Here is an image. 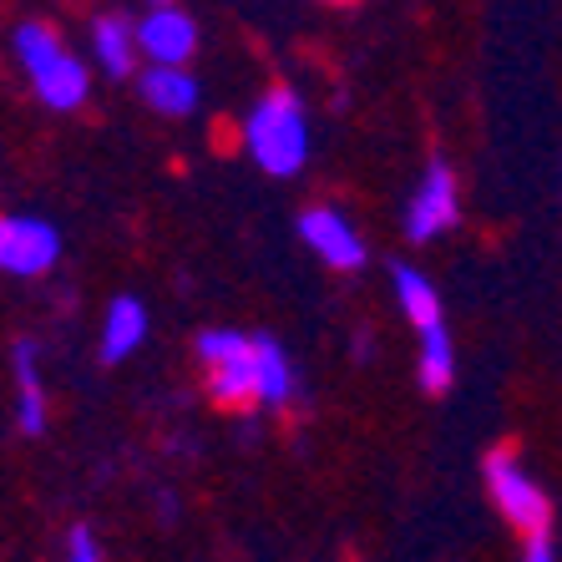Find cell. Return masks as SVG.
Listing matches in <instances>:
<instances>
[{"instance_id":"cell-1","label":"cell","mask_w":562,"mask_h":562,"mask_svg":"<svg viewBox=\"0 0 562 562\" xmlns=\"http://www.w3.org/2000/svg\"><path fill=\"white\" fill-rule=\"evenodd\" d=\"M244 147L269 178H294L310 162V117L300 92L269 87L244 117Z\"/></svg>"},{"instance_id":"cell-2","label":"cell","mask_w":562,"mask_h":562,"mask_svg":"<svg viewBox=\"0 0 562 562\" xmlns=\"http://www.w3.org/2000/svg\"><path fill=\"white\" fill-rule=\"evenodd\" d=\"M15 56L26 66L31 92L52 106V112H77L92 97V71L66 52L46 21H21L15 26Z\"/></svg>"},{"instance_id":"cell-3","label":"cell","mask_w":562,"mask_h":562,"mask_svg":"<svg viewBox=\"0 0 562 562\" xmlns=\"http://www.w3.org/2000/svg\"><path fill=\"white\" fill-rule=\"evenodd\" d=\"M482 471H486V492H492L497 512L517 527V532H527V537L548 532L552 507H548V497H542V486L522 471V461L512 457V451H486Z\"/></svg>"},{"instance_id":"cell-4","label":"cell","mask_w":562,"mask_h":562,"mask_svg":"<svg viewBox=\"0 0 562 562\" xmlns=\"http://www.w3.org/2000/svg\"><path fill=\"white\" fill-rule=\"evenodd\" d=\"M61 259V234L46 218H5L0 223V269L15 279H36Z\"/></svg>"},{"instance_id":"cell-5","label":"cell","mask_w":562,"mask_h":562,"mask_svg":"<svg viewBox=\"0 0 562 562\" xmlns=\"http://www.w3.org/2000/svg\"><path fill=\"white\" fill-rule=\"evenodd\" d=\"M457 218H461L457 172L446 168V162H431L426 178H420V188L411 193V203H406V234L416 238V244H426V238L446 234Z\"/></svg>"},{"instance_id":"cell-6","label":"cell","mask_w":562,"mask_h":562,"mask_svg":"<svg viewBox=\"0 0 562 562\" xmlns=\"http://www.w3.org/2000/svg\"><path fill=\"white\" fill-rule=\"evenodd\" d=\"M137 52L153 66H178V71H183V61L198 52L193 15L178 11V5H153V11L137 21Z\"/></svg>"},{"instance_id":"cell-7","label":"cell","mask_w":562,"mask_h":562,"mask_svg":"<svg viewBox=\"0 0 562 562\" xmlns=\"http://www.w3.org/2000/svg\"><path fill=\"white\" fill-rule=\"evenodd\" d=\"M300 234H304V244H310L329 269H340V274H355V269L366 263V244H360V234H355V223L345 218V213L310 209L300 218Z\"/></svg>"},{"instance_id":"cell-8","label":"cell","mask_w":562,"mask_h":562,"mask_svg":"<svg viewBox=\"0 0 562 562\" xmlns=\"http://www.w3.org/2000/svg\"><path fill=\"white\" fill-rule=\"evenodd\" d=\"M213 401L218 406H263V355H259V335H249V345L228 360V366L209 370Z\"/></svg>"},{"instance_id":"cell-9","label":"cell","mask_w":562,"mask_h":562,"mask_svg":"<svg viewBox=\"0 0 562 562\" xmlns=\"http://www.w3.org/2000/svg\"><path fill=\"white\" fill-rule=\"evenodd\" d=\"M137 92H143V102L153 106V112H162V117H188L198 106V81L193 71H178V66H147L143 81H137Z\"/></svg>"},{"instance_id":"cell-10","label":"cell","mask_w":562,"mask_h":562,"mask_svg":"<svg viewBox=\"0 0 562 562\" xmlns=\"http://www.w3.org/2000/svg\"><path fill=\"white\" fill-rule=\"evenodd\" d=\"M147 340V310L132 294L106 304V319H102V360H127L137 345Z\"/></svg>"},{"instance_id":"cell-11","label":"cell","mask_w":562,"mask_h":562,"mask_svg":"<svg viewBox=\"0 0 562 562\" xmlns=\"http://www.w3.org/2000/svg\"><path fill=\"white\" fill-rule=\"evenodd\" d=\"M395 279V300H401V310H406V319L420 329V335H431V329H441V294H436V284L420 269H411V263H395L391 269Z\"/></svg>"},{"instance_id":"cell-12","label":"cell","mask_w":562,"mask_h":562,"mask_svg":"<svg viewBox=\"0 0 562 562\" xmlns=\"http://www.w3.org/2000/svg\"><path fill=\"white\" fill-rule=\"evenodd\" d=\"M92 52H97V66H102V71L127 77L132 61H137V26H127L122 15H97Z\"/></svg>"},{"instance_id":"cell-13","label":"cell","mask_w":562,"mask_h":562,"mask_svg":"<svg viewBox=\"0 0 562 562\" xmlns=\"http://www.w3.org/2000/svg\"><path fill=\"white\" fill-rule=\"evenodd\" d=\"M15 385H21V431L41 436L46 431V395H41L36 375V345H15Z\"/></svg>"},{"instance_id":"cell-14","label":"cell","mask_w":562,"mask_h":562,"mask_svg":"<svg viewBox=\"0 0 562 562\" xmlns=\"http://www.w3.org/2000/svg\"><path fill=\"white\" fill-rule=\"evenodd\" d=\"M451 380H457V350H451V335L431 329V335H420V385L426 395H441L451 391Z\"/></svg>"},{"instance_id":"cell-15","label":"cell","mask_w":562,"mask_h":562,"mask_svg":"<svg viewBox=\"0 0 562 562\" xmlns=\"http://www.w3.org/2000/svg\"><path fill=\"white\" fill-rule=\"evenodd\" d=\"M244 345H249V335H244V329H203L193 350L203 355V366H209V370H218V366H228Z\"/></svg>"},{"instance_id":"cell-16","label":"cell","mask_w":562,"mask_h":562,"mask_svg":"<svg viewBox=\"0 0 562 562\" xmlns=\"http://www.w3.org/2000/svg\"><path fill=\"white\" fill-rule=\"evenodd\" d=\"M66 562H102V548H97V537L87 527H71L66 537Z\"/></svg>"},{"instance_id":"cell-17","label":"cell","mask_w":562,"mask_h":562,"mask_svg":"<svg viewBox=\"0 0 562 562\" xmlns=\"http://www.w3.org/2000/svg\"><path fill=\"white\" fill-rule=\"evenodd\" d=\"M522 562H558V552H552V537L548 532H532L522 542Z\"/></svg>"}]
</instances>
